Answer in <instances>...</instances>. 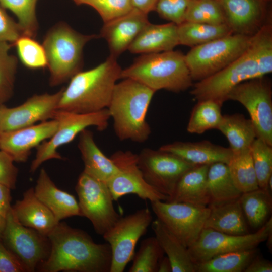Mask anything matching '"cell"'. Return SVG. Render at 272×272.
<instances>
[{
	"label": "cell",
	"mask_w": 272,
	"mask_h": 272,
	"mask_svg": "<svg viewBox=\"0 0 272 272\" xmlns=\"http://www.w3.org/2000/svg\"><path fill=\"white\" fill-rule=\"evenodd\" d=\"M272 72V27L262 25L246 51L227 67L193 85L190 94L198 101L213 100L222 105L232 89L244 81Z\"/></svg>",
	"instance_id": "cell-1"
},
{
	"label": "cell",
	"mask_w": 272,
	"mask_h": 272,
	"mask_svg": "<svg viewBox=\"0 0 272 272\" xmlns=\"http://www.w3.org/2000/svg\"><path fill=\"white\" fill-rule=\"evenodd\" d=\"M47 237L50 253L38 271L110 272L112 253L108 243H96L85 231L60 222Z\"/></svg>",
	"instance_id": "cell-2"
},
{
	"label": "cell",
	"mask_w": 272,
	"mask_h": 272,
	"mask_svg": "<svg viewBox=\"0 0 272 272\" xmlns=\"http://www.w3.org/2000/svg\"><path fill=\"white\" fill-rule=\"evenodd\" d=\"M121 71L116 58L110 55L96 67L80 71L64 88L58 110L88 113L107 108Z\"/></svg>",
	"instance_id": "cell-3"
},
{
	"label": "cell",
	"mask_w": 272,
	"mask_h": 272,
	"mask_svg": "<svg viewBox=\"0 0 272 272\" xmlns=\"http://www.w3.org/2000/svg\"><path fill=\"white\" fill-rule=\"evenodd\" d=\"M155 92L131 79L115 84L107 109L120 140L143 143L151 132L146 114Z\"/></svg>",
	"instance_id": "cell-4"
},
{
	"label": "cell",
	"mask_w": 272,
	"mask_h": 272,
	"mask_svg": "<svg viewBox=\"0 0 272 272\" xmlns=\"http://www.w3.org/2000/svg\"><path fill=\"white\" fill-rule=\"evenodd\" d=\"M135 80L156 91H184L193 86L185 55L180 51L143 54L122 70L121 79Z\"/></svg>",
	"instance_id": "cell-5"
},
{
	"label": "cell",
	"mask_w": 272,
	"mask_h": 272,
	"mask_svg": "<svg viewBox=\"0 0 272 272\" xmlns=\"http://www.w3.org/2000/svg\"><path fill=\"white\" fill-rule=\"evenodd\" d=\"M97 37L95 34L80 33L64 22L57 23L48 31L42 45L51 86L65 82L81 71L83 48L87 42Z\"/></svg>",
	"instance_id": "cell-6"
},
{
	"label": "cell",
	"mask_w": 272,
	"mask_h": 272,
	"mask_svg": "<svg viewBox=\"0 0 272 272\" xmlns=\"http://www.w3.org/2000/svg\"><path fill=\"white\" fill-rule=\"evenodd\" d=\"M252 36L232 33L191 48L185 58L192 80L201 81L227 67L246 51Z\"/></svg>",
	"instance_id": "cell-7"
},
{
	"label": "cell",
	"mask_w": 272,
	"mask_h": 272,
	"mask_svg": "<svg viewBox=\"0 0 272 272\" xmlns=\"http://www.w3.org/2000/svg\"><path fill=\"white\" fill-rule=\"evenodd\" d=\"M107 108L88 113H78L57 110L53 119L57 121L58 127L54 134L39 145L35 158L32 161L30 171L34 172L44 162L52 159H62L57 149L72 142L83 130L95 126L99 131L106 129L110 118Z\"/></svg>",
	"instance_id": "cell-8"
},
{
	"label": "cell",
	"mask_w": 272,
	"mask_h": 272,
	"mask_svg": "<svg viewBox=\"0 0 272 272\" xmlns=\"http://www.w3.org/2000/svg\"><path fill=\"white\" fill-rule=\"evenodd\" d=\"M75 190L82 216L90 221L97 234L103 236L120 217L107 183L83 171Z\"/></svg>",
	"instance_id": "cell-9"
},
{
	"label": "cell",
	"mask_w": 272,
	"mask_h": 272,
	"mask_svg": "<svg viewBox=\"0 0 272 272\" xmlns=\"http://www.w3.org/2000/svg\"><path fill=\"white\" fill-rule=\"evenodd\" d=\"M148 208L120 217L102 236L110 245L112 262L110 272H123L132 260L139 239L147 231L152 222Z\"/></svg>",
	"instance_id": "cell-10"
},
{
	"label": "cell",
	"mask_w": 272,
	"mask_h": 272,
	"mask_svg": "<svg viewBox=\"0 0 272 272\" xmlns=\"http://www.w3.org/2000/svg\"><path fill=\"white\" fill-rule=\"evenodd\" d=\"M264 77L238 84L229 92L226 100L243 105L249 114L257 138L272 146V90Z\"/></svg>",
	"instance_id": "cell-11"
},
{
	"label": "cell",
	"mask_w": 272,
	"mask_h": 272,
	"mask_svg": "<svg viewBox=\"0 0 272 272\" xmlns=\"http://www.w3.org/2000/svg\"><path fill=\"white\" fill-rule=\"evenodd\" d=\"M1 241L18 259L25 272L37 270L48 258L50 251L47 236L22 225L15 218L11 208Z\"/></svg>",
	"instance_id": "cell-12"
},
{
	"label": "cell",
	"mask_w": 272,
	"mask_h": 272,
	"mask_svg": "<svg viewBox=\"0 0 272 272\" xmlns=\"http://www.w3.org/2000/svg\"><path fill=\"white\" fill-rule=\"evenodd\" d=\"M272 232V218L253 233L234 235L203 228L196 241L187 248L194 264L204 262L218 255L257 248Z\"/></svg>",
	"instance_id": "cell-13"
},
{
	"label": "cell",
	"mask_w": 272,
	"mask_h": 272,
	"mask_svg": "<svg viewBox=\"0 0 272 272\" xmlns=\"http://www.w3.org/2000/svg\"><path fill=\"white\" fill-rule=\"evenodd\" d=\"M159 220L187 248L197 239L205 227L210 209L185 202H151Z\"/></svg>",
	"instance_id": "cell-14"
},
{
	"label": "cell",
	"mask_w": 272,
	"mask_h": 272,
	"mask_svg": "<svg viewBox=\"0 0 272 272\" xmlns=\"http://www.w3.org/2000/svg\"><path fill=\"white\" fill-rule=\"evenodd\" d=\"M138 158L146 182L168 198L173 194L181 176L194 166L173 154L160 149H144Z\"/></svg>",
	"instance_id": "cell-15"
},
{
	"label": "cell",
	"mask_w": 272,
	"mask_h": 272,
	"mask_svg": "<svg viewBox=\"0 0 272 272\" xmlns=\"http://www.w3.org/2000/svg\"><path fill=\"white\" fill-rule=\"evenodd\" d=\"M110 158L118 170L106 183L114 201L129 194L150 202L167 200L168 196L156 190L145 180L138 165L137 154L119 150Z\"/></svg>",
	"instance_id": "cell-16"
},
{
	"label": "cell",
	"mask_w": 272,
	"mask_h": 272,
	"mask_svg": "<svg viewBox=\"0 0 272 272\" xmlns=\"http://www.w3.org/2000/svg\"><path fill=\"white\" fill-rule=\"evenodd\" d=\"M64 88L53 94H35L14 107L1 105L0 133L34 125L38 121L52 119Z\"/></svg>",
	"instance_id": "cell-17"
},
{
	"label": "cell",
	"mask_w": 272,
	"mask_h": 272,
	"mask_svg": "<svg viewBox=\"0 0 272 272\" xmlns=\"http://www.w3.org/2000/svg\"><path fill=\"white\" fill-rule=\"evenodd\" d=\"M52 119L17 130L0 133V150L8 154L14 162L27 161L31 150L50 138L58 127Z\"/></svg>",
	"instance_id": "cell-18"
},
{
	"label": "cell",
	"mask_w": 272,
	"mask_h": 272,
	"mask_svg": "<svg viewBox=\"0 0 272 272\" xmlns=\"http://www.w3.org/2000/svg\"><path fill=\"white\" fill-rule=\"evenodd\" d=\"M148 15L132 9L126 15L104 23L100 36L107 41L110 56L117 58L149 23Z\"/></svg>",
	"instance_id": "cell-19"
},
{
	"label": "cell",
	"mask_w": 272,
	"mask_h": 272,
	"mask_svg": "<svg viewBox=\"0 0 272 272\" xmlns=\"http://www.w3.org/2000/svg\"><path fill=\"white\" fill-rule=\"evenodd\" d=\"M233 33L252 35L259 28L269 0H219Z\"/></svg>",
	"instance_id": "cell-20"
},
{
	"label": "cell",
	"mask_w": 272,
	"mask_h": 272,
	"mask_svg": "<svg viewBox=\"0 0 272 272\" xmlns=\"http://www.w3.org/2000/svg\"><path fill=\"white\" fill-rule=\"evenodd\" d=\"M159 149L173 154L193 166L210 165L218 162L227 164L233 154L229 148L208 141H177L164 145Z\"/></svg>",
	"instance_id": "cell-21"
},
{
	"label": "cell",
	"mask_w": 272,
	"mask_h": 272,
	"mask_svg": "<svg viewBox=\"0 0 272 272\" xmlns=\"http://www.w3.org/2000/svg\"><path fill=\"white\" fill-rule=\"evenodd\" d=\"M34 191L36 197L52 212L58 222L72 216H82L75 197L57 188L44 168L40 171Z\"/></svg>",
	"instance_id": "cell-22"
},
{
	"label": "cell",
	"mask_w": 272,
	"mask_h": 272,
	"mask_svg": "<svg viewBox=\"0 0 272 272\" xmlns=\"http://www.w3.org/2000/svg\"><path fill=\"white\" fill-rule=\"evenodd\" d=\"M12 213L22 225L47 236L58 222L52 212L36 197L31 187L23 194L21 200L11 207Z\"/></svg>",
	"instance_id": "cell-23"
},
{
	"label": "cell",
	"mask_w": 272,
	"mask_h": 272,
	"mask_svg": "<svg viewBox=\"0 0 272 272\" xmlns=\"http://www.w3.org/2000/svg\"><path fill=\"white\" fill-rule=\"evenodd\" d=\"M179 44L177 25L149 23L138 34L128 50L132 53H153L173 50Z\"/></svg>",
	"instance_id": "cell-24"
},
{
	"label": "cell",
	"mask_w": 272,
	"mask_h": 272,
	"mask_svg": "<svg viewBox=\"0 0 272 272\" xmlns=\"http://www.w3.org/2000/svg\"><path fill=\"white\" fill-rule=\"evenodd\" d=\"M209 165L194 166L187 171L178 181L168 202H185L207 207L209 198L207 188Z\"/></svg>",
	"instance_id": "cell-25"
},
{
	"label": "cell",
	"mask_w": 272,
	"mask_h": 272,
	"mask_svg": "<svg viewBox=\"0 0 272 272\" xmlns=\"http://www.w3.org/2000/svg\"><path fill=\"white\" fill-rule=\"evenodd\" d=\"M78 148L85 173L107 183L118 172L117 167L110 157H106L97 146L90 130L85 129L79 134Z\"/></svg>",
	"instance_id": "cell-26"
},
{
	"label": "cell",
	"mask_w": 272,
	"mask_h": 272,
	"mask_svg": "<svg viewBox=\"0 0 272 272\" xmlns=\"http://www.w3.org/2000/svg\"><path fill=\"white\" fill-rule=\"evenodd\" d=\"M208 207L210 211L204 228L234 235L250 233L239 199Z\"/></svg>",
	"instance_id": "cell-27"
},
{
	"label": "cell",
	"mask_w": 272,
	"mask_h": 272,
	"mask_svg": "<svg viewBox=\"0 0 272 272\" xmlns=\"http://www.w3.org/2000/svg\"><path fill=\"white\" fill-rule=\"evenodd\" d=\"M158 243L169 258L172 272H196L187 248L157 218L151 223Z\"/></svg>",
	"instance_id": "cell-28"
},
{
	"label": "cell",
	"mask_w": 272,
	"mask_h": 272,
	"mask_svg": "<svg viewBox=\"0 0 272 272\" xmlns=\"http://www.w3.org/2000/svg\"><path fill=\"white\" fill-rule=\"evenodd\" d=\"M207 188L209 198L208 206L238 199L242 194L232 180L227 165L222 162L209 165Z\"/></svg>",
	"instance_id": "cell-29"
},
{
	"label": "cell",
	"mask_w": 272,
	"mask_h": 272,
	"mask_svg": "<svg viewBox=\"0 0 272 272\" xmlns=\"http://www.w3.org/2000/svg\"><path fill=\"white\" fill-rule=\"evenodd\" d=\"M216 129L227 138L232 152L249 149L257 138L251 120L239 113L223 115Z\"/></svg>",
	"instance_id": "cell-30"
},
{
	"label": "cell",
	"mask_w": 272,
	"mask_h": 272,
	"mask_svg": "<svg viewBox=\"0 0 272 272\" xmlns=\"http://www.w3.org/2000/svg\"><path fill=\"white\" fill-rule=\"evenodd\" d=\"M239 200L247 223L252 229H260L269 219L272 197L267 188L243 193Z\"/></svg>",
	"instance_id": "cell-31"
},
{
	"label": "cell",
	"mask_w": 272,
	"mask_h": 272,
	"mask_svg": "<svg viewBox=\"0 0 272 272\" xmlns=\"http://www.w3.org/2000/svg\"><path fill=\"white\" fill-rule=\"evenodd\" d=\"M232 33L227 24L214 25L184 21L177 25L179 44L191 48Z\"/></svg>",
	"instance_id": "cell-32"
},
{
	"label": "cell",
	"mask_w": 272,
	"mask_h": 272,
	"mask_svg": "<svg viewBox=\"0 0 272 272\" xmlns=\"http://www.w3.org/2000/svg\"><path fill=\"white\" fill-rule=\"evenodd\" d=\"M258 254L256 248L230 252L196 264V272H242Z\"/></svg>",
	"instance_id": "cell-33"
},
{
	"label": "cell",
	"mask_w": 272,
	"mask_h": 272,
	"mask_svg": "<svg viewBox=\"0 0 272 272\" xmlns=\"http://www.w3.org/2000/svg\"><path fill=\"white\" fill-rule=\"evenodd\" d=\"M227 165L236 187L242 193L259 188L250 148L233 152Z\"/></svg>",
	"instance_id": "cell-34"
},
{
	"label": "cell",
	"mask_w": 272,
	"mask_h": 272,
	"mask_svg": "<svg viewBox=\"0 0 272 272\" xmlns=\"http://www.w3.org/2000/svg\"><path fill=\"white\" fill-rule=\"evenodd\" d=\"M222 106L213 100L198 101L191 111L187 131L190 133L201 134L208 130L216 129L223 116Z\"/></svg>",
	"instance_id": "cell-35"
},
{
	"label": "cell",
	"mask_w": 272,
	"mask_h": 272,
	"mask_svg": "<svg viewBox=\"0 0 272 272\" xmlns=\"http://www.w3.org/2000/svg\"><path fill=\"white\" fill-rule=\"evenodd\" d=\"M184 21L214 25L226 24L224 12L218 0H190Z\"/></svg>",
	"instance_id": "cell-36"
},
{
	"label": "cell",
	"mask_w": 272,
	"mask_h": 272,
	"mask_svg": "<svg viewBox=\"0 0 272 272\" xmlns=\"http://www.w3.org/2000/svg\"><path fill=\"white\" fill-rule=\"evenodd\" d=\"M164 252L155 237L144 239L132 257L129 272H157L159 261Z\"/></svg>",
	"instance_id": "cell-37"
},
{
	"label": "cell",
	"mask_w": 272,
	"mask_h": 272,
	"mask_svg": "<svg viewBox=\"0 0 272 272\" xmlns=\"http://www.w3.org/2000/svg\"><path fill=\"white\" fill-rule=\"evenodd\" d=\"M38 0H0V5L17 17L24 35L34 38L38 29L36 14Z\"/></svg>",
	"instance_id": "cell-38"
},
{
	"label": "cell",
	"mask_w": 272,
	"mask_h": 272,
	"mask_svg": "<svg viewBox=\"0 0 272 272\" xmlns=\"http://www.w3.org/2000/svg\"><path fill=\"white\" fill-rule=\"evenodd\" d=\"M13 45L0 42V105L13 95L18 60L9 51Z\"/></svg>",
	"instance_id": "cell-39"
},
{
	"label": "cell",
	"mask_w": 272,
	"mask_h": 272,
	"mask_svg": "<svg viewBox=\"0 0 272 272\" xmlns=\"http://www.w3.org/2000/svg\"><path fill=\"white\" fill-rule=\"evenodd\" d=\"M250 150L259 187L267 188L268 181L272 176V146L256 138Z\"/></svg>",
	"instance_id": "cell-40"
},
{
	"label": "cell",
	"mask_w": 272,
	"mask_h": 272,
	"mask_svg": "<svg viewBox=\"0 0 272 272\" xmlns=\"http://www.w3.org/2000/svg\"><path fill=\"white\" fill-rule=\"evenodd\" d=\"M13 46L17 49L18 57L26 67L39 69L47 66V59L42 44L33 37L22 35L15 41Z\"/></svg>",
	"instance_id": "cell-41"
},
{
	"label": "cell",
	"mask_w": 272,
	"mask_h": 272,
	"mask_svg": "<svg viewBox=\"0 0 272 272\" xmlns=\"http://www.w3.org/2000/svg\"><path fill=\"white\" fill-rule=\"evenodd\" d=\"M86 5L93 8L104 23L123 16L133 9L131 0H90Z\"/></svg>",
	"instance_id": "cell-42"
},
{
	"label": "cell",
	"mask_w": 272,
	"mask_h": 272,
	"mask_svg": "<svg viewBox=\"0 0 272 272\" xmlns=\"http://www.w3.org/2000/svg\"><path fill=\"white\" fill-rule=\"evenodd\" d=\"M190 0H159L156 11L162 18L179 25L184 21Z\"/></svg>",
	"instance_id": "cell-43"
},
{
	"label": "cell",
	"mask_w": 272,
	"mask_h": 272,
	"mask_svg": "<svg viewBox=\"0 0 272 272\" xmlns=\"http://www.w3.org/2000/svg\"><path fill=\"white\" fill-rule=\"evenodd\" d=\"M24 35L18 22H15L0 5V42L13 45L21 35Z\"/></svg>",
	"instance_id": "cell-44"
},
{
	"label": "cell",
	"mask_w": 272,
	"mask_h": 272,
	"mask_svg": "<svg viewBox=\"0 0 272 272\" xmlns=\"http://www.w3.org/2000/svg\"><path fill=\"white\" fill-rule=\"evenodd\" d=\"M12 158L5 151L0 150V184L14 189L18 173V168L14 165Z\"/></svg>",
	"instance_id": "cell-45"
},
{
	"label": "cell",
	"mask_w": 272,
	"mask_h": 272,
	"mask_svg": "<svg viewBox=\"0 0 272 272\" xmlns=\"http://www.w3.org/2000/svg\"><path fill=\"white\" fill-rule=\"evenodd\" d=\"M0 272H25L18 259L1 240Z\"/></svg>",
	"instance_id": "cell-46"
},
{
	"label": "cell",
	"mask_w": 272,
	"mask_h": 272,
	"mask_svg": "<svg viewBox=\"0 0 272 272\" xmlns=\"http://www.w3.org/2000/svg\"><path fill=\"white\" fill-rule=\"evenodd\" d=\"M270 261L259 257L258 254L249 263L244 272H271Z\"/></svg>",
	"instance_id": "cell-47"
},
{
	"label": "cell",
	"mask_w": 272,
	"mask_h": 272,
	"mask_svg": "<svg viewBox=\"0 0 272 272\" xmlns=\"http://www.w3.org/2000/svg\"><path fill=\"white\" fill-rule=\"evenodd\" d=\"M159 0H131L133 9L148 15L150 12L155 11Z\"/></svg>",
	"instance_id": "cell-48"
},
{
	"label": "cell",
	"mask_w": 272,
	"mask_h": 272,
	"mask_svg": "<svg viewBox=\"0 0 272 272\" xmlns=\"http://www.w3.org/2000/svg\"><path fill=\"white\" fill-rule=\"evenodd\" d=\"M11 204L0 201V240L7 223V215L11 208Z\"/></svg>",
	"instance_id": "cell-49"
},
{
	"label": "cell",
	"mask_w": 272,
	"mask_h": 272,
	"mask_svg": "<svg viewBox=\"0 0 272 272\" xmlns=\"http://www.w3.org/2000/svg\"><path fill=\"white\" fill-rule=\"evenodd\" d=\"M157 272H172L171 264L167 256L164 255L159 261Z\"/></svg>",
	"instance_id": "cell-50"
},
{
	"label": "cell",
	"mask_w": 272,
	"mask_h": 272,
	"mask_svg": "<svg viewBox=\"0 0 272 272\" xmlns=\"http://www.w3.org/2000/svg\"><path fill=\"white\" fill-rule=\"evenodd\" d=\"M266 241H267L266 245L269 250L271 251L272 248V232L268 235Z\"/></svg>",
	"instance_id": "cell-51"
},
{
	"label": "cell",
	"mask_w": 272,
	"mask_h": 272,
	"mask_svg": "<svg viewBox=\"0 0 272 272\" xmlns=\"http://www.w3.org/2000/svg\"><path fill=\"white\" fill-rule=\"evenodd\" d=\"M75 4L78 5H82V0H72Z\"/></svg>",
	"instance_id": "cell-52"
},
{
	"label": "cell",
	"mask_w": 272,
	"mask_h": 272,
	"mask_svg": "<svg viewBox=\"0 0 272 272\" xmlns=\"http://www.w3.org/2000/svg\"><path fill=\"white\" fill-rule=\"evenodd\" d=\"M90 0H82V4H85Z\"/></svg>",
	"instance_id": "cell-53"
},
{
	"label": "cell",
	"mask_w": 272,
	"mask_h": 272,
	"mask_svg": "<svg viewBox=\"0 0 272 272\" xmlns=\"http://www.w3.org/2000/svg\"><path fill=\"white\" fill-rule=\"evenodd\" d=\"M0 116H1V105H0Z\"/></svg>",
	"instance_id": "cell-54"
},
{
	"label": "cell",
	"mask_w": 272,
	"mask_h": 272,
	"mask_svg": "<svg viewBox=\"0 0 272 272\" xmlns=\"http://www.w3.org/2000/svg\"><path fill=\"white\" fill-rule=\"evenodd\" d=\"M218 1H219V0H218Z\"/></svg>",
	"instance_id": "cell-55"
}]
</instances>
